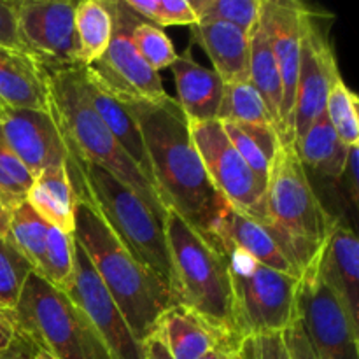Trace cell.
<instances>
[{
	"label": "cell",
	"instance_id": "6da1fadb",
	"mask_svg": "<svg viewBox=\"0 0 359 359\" xmlns=\"http://www.w3.org/2000/svg\"><path fill=\"white\" fill-rule=\"evenodd\" d=\"M139 123L151 179L163 203L198 233L209 237L226 200L207 175L189 121L170 95L160 102L126 104Z\"/></svg>",
	"mask_w": 359,
	"mask_h": 359
},
{
	"label": "cell",
	"instance_id": "7a4b0ae2",
	"mask_svg": "<svg viewBox=\"0 0 359 359\" xmlns=\"http://www.w3.org/2000/svg\"><path fill=\"white\" fill-rule=\"evenodd\" d=\"M72 191L74 241L86 252L137 342L144 344L156 332L165 311L174 305L170 286L123 245L83 193Z\"/></svg>",
	"mask_w": 359,
	"mask_h": 359
},
{
	"label": "cell",
	"instance_id": "3957f363",
	"mask_svg": "<svg viewBox=\"0 0 359 359\" xmlns=\"http://www.w3.org/2000/svg\"><path fill=\"white\" fill-rule=\"evenodd\" d=\"M249 216L266 228L300 277L321 256L335 221L312 189L293 144H280L270 165L265 196Z\"/></svg>",
	"mask_w": 359,
	"mask_h": 359
},
{
	"label": "cell",
	"instance_id": "277c9868",
	"mask_svg": "<svg viewBox=\"0 0 359 359\" xmlns=\"http://www.w3.org/2000/svg\"><path fill=\"white\" fill-rule=\"evenodd\" d=\"M48 86L49 111L62 133L67 154L98 165L114 175L118 181L135 191L163 223L167 210L154 186L116 142L88 100L84 67L48 72Z\"/></svg>",
	"mask_w": 359,
	"mask_h": 359
},
{
	"label": "cell",
	"instance_id": "5b68a950",
	"mask_svg": "<svg viewBox=\"0 0 359 359\" xmlns=\"http://www.w3.org/2000/svg\"><path fill=\"white\" fill-rule=\"evenodd\" d=\"M163 228L170 258L172 304L191 311L223 335L238 339L230 269L223 249L170 209L165 214Z\"/></svg>",
	"mask_w": 359,
	"mask_h": 359
},
{
	"label": "cell",
	"instance_id": "8992f818",
	"mask_svg": "<svg viewBox=\"0 0 359 359\" xmlns=\"http://www.w3.org/2000/svg\"><path fill=\"white\" fill-rule=\"evenodd\" d=\"M65 168L72 189L83 193L123 245L170 286V258L163 223L146 202L98 165L67 154Z\"/></svg>",
	"mask_w": 359,
	"mask_h": 359
},
{
	"label": "cell",
	"instance_id": "52a82bcc",
	"mask_svg": "<svg viewBox=\"0 0 359 359\" xmlns=\"http://www.w3.org/2000/svg\"><path fill=\"white\" fill-rule=\"evenodd\" d=\"M20 335L55 359H114L81 309L37 272L14 307Z\"/></svg>",
	"mask_w": 359,
	"mask_h": 359
},
{
	"label": "cell",
	"instance_id": "ba28073f",
	"mask_svg": "<svg viewBox=\"0 0 359 359\" xmlns=\"http://www.w3.org/2000/svg\"><path fill=\"white\" fill-rule=\"evenodd\" d=\"M221 249L230 269L238 339L283 333L290 328L298 318L300 277L277 272L235 249Z\"/></svg>",
	"mask_w": 359,
	"mask_h": 359
},
{
	"label": "cell",
	"instance_id": "9c48e42d",
	"mask_svg": "<svg viewBox=\"0 0 359 359\" xmlns=\"http://www.w3.org/2000/svg\"><path fill=\"white\" fill-rule=\"evenodd\" d=\"M319 258L300 277L298 319L321 359H359V328L323 277Z\"/></svg>",
	"mask_w": 359,
	"mask_h": 359
},
{
	"label": "cell",
	"instance_id": "30bf717a",
	"mask_svg": "<svg viewBox=\"0 0 359 359\" xmlns=\"http://www.w3.org/2000/svg\"><path fill=\"white\" fill-rule=\"evenodd\" d=\"M114 16V34L109 48L98 62L86 67L90 76L97 79L107 91L125 104L132 102H160L168 93L161 77L151 69L137 53L130 32L140 20L125 2H111Z\"/></svg>",
	"mask_w": 359,
	"mask_h": 359
},
{
	"label": "cell",
	"instance_id": "8fae6325",
	"mask_svg": "<svg viewBox=\"0 0 359 359\" xmlns=\"http://www.w3.org/2000/svg\"><path fill=\"white\" fill-rule=\"evenodd\" d=\"M76 2L18 0V37L21 51L37 60L48 72L81 67L74 30Z\"/></svg>",
	"mask_w": 359,
	"mask_h": 359
},
{
	"label": "cell",
	"instance_id": "7c38bea8",
	"mask_svg": "<svg viewBox=\"0 0 359 359\" xmlns=\"http://www.w3.org/2000/svg\"><path fill=\"white\" fill-rule=\"evenodd\" d=\"M210 182L216 191L235 209L249 214L265 196L266 184L259 181L224 133L219 119L189 123Z\"/></svg>",
	"mask_w": 359,
	"mask_h": 359
},
{
	"label": "cell",
	"instance_id": "4fadbf2b",
	"mask_svg": "<svg viewBox=\"0 0 359 359\" xmlns=\"http://www.w3.org/2000/svg\"><path fill=\"white\" fill-rule=\"evenodd\" d=\"M74 238V237H72ZM88 321L93 325L100 339L114 359H144L142 344L137 342L121 311L109 294L107 287L95 272L86 252L74 241V276L63 291Z\"/></svg>",
	"mask_w": 359,
	"mask_h": 359
},
{
	"label": "cell",
	"instance_id": "5bb4252c",
	"mask_svg": "<svg viewBox=\"0 0 359 359\" xmlns=\"http://www.w3.org/2000/svg\"><path fill=\"white\" fill-rule=\"evenodd\" d=\"M340 77L342 76L332 44L316 23V14L311 13L302 35L300 67L291 121L293 144L319 116L325 114L326 98Z\"/></svg>",
	"mask_w": 359,
	"mask_h": 359
},
{
	"label": "cell",
	"instance_id": "9a60e30c",
	"mask_svg": "<svg viewBox=\"0 0 359 359\" xmlns=\"http://www.w3.org/2000/svg\"><path fill=\"white\" fill-rule=\"evenodd\" d=\"M269 20L270 41L279 67L283 84V104L279 116V137L283 144H293L291 121H293L294 91H297L298 67H300L302 35L311 11L294 0H263Z\"/></svg>",
	"mask_w": 359,
	"mask_h": 359
},
{
	"label": "cell",
	"instance_id": "2e32d148",
	"mask_svg": "<svg viewBox=\"0 0 359 359\" xmlns=\"http://www.w3.org/2000/svg\"><path fill=\"white\" fill-rule=\"evenodd\" d=\"M0 133L34 177L46 168L65 165V142L51 111L4 107Z\"/></svg>",
	"mask_w": 359,
	"mask_h": 359
},
{
	"label": "cell",
	"instance_id": "e0dca14e",
	"mask_svg": "<svg viewBox=\"0 0 359 359\" xmlns=\"http://www.w3.org/2000/svg\"><path fill=\"white\" fill-rule=\"evenodd\" d=\"M209 237H212L221 248L235 249L277 272L300 277L279 245L270 237L266 228L256 217L235 209L230 203H226L217 214Z\"/></svg>",
	"mask_w": 359,
	"mask_h": 359
},
{
	"label": "cell",
	"instance_id": "ac0fdd59",
	"mask_svg": "<svg viewBox=\"0 0 359 359\" xmlns=\"http://www.w3.org/2000/svg\"><path fill=\"white\" fill-rule=\"evenodd\" d=\"M319 270L359 328V241L349 226L333 221L319 258Z\"/></svg>",
	"mask_w": 359,
	"mask_h": 359
},
{
	"label": "cell",
	"instance_id": "d6986e66",
	"mask_svg": "<svg viewBox=\"0 0 359 359\" xmlns=\"http://www.w3.org/2000/svg\"><path fill=\"white\" fill-rule=\"evenodd\" d=\"M177 91V105L189 123L217 119L224 83L212 69L200 65L189 53L177 55L170 65Z\"/></svg>",
	"mask_w": 359,
	"mask_h": 359
},
{
	"label": "cell",
	"instance_id": "ffe728a7",
	"mask_svg": "<svg viewBox=\"0 0 359 359\" xmlns=\"http://www.w3.org/2000/svg\"><path fill=\"white\" fill-rule=\"evenodd\" d=\"M191 35L224 84L249 81V32L223 21L203 20L193 25Z\"/></svg>",
	"mask_w": 359,
	"mask_h": 359
},
{
	"label": "cell",
	"instance_id": "44dd1931",
	"mask_svg": "<svg viewBox=\"0 0 359 359\" xmlns=\"http://www.w3.org/2000/svg\"><path fill=\"white\" fill-rule=\"evenodd\" d=\"M0 102L11 109L49 111L48 70L27 53L0 48Z\"/></svg>",
	"mask_w": 359,
	"mask_h": 359
},
{
	"label": "cell",
	"instance_id": "7402d4cb",
	"mask_svg": "<svg viewBox=\"0 0 359 359\" xmlns=\"http://www.w3.org/2000/svg\"><path fill=\"white\" fill-rule=\"evenodd\" d=\"M84 88H86V95L90 104L93 105L95 112L98 118L104 121L109 132L116 139V142L125 149V153L135 161L137 167L140 168L144 175L151 181V167L149 158H147L146 146H144L142 133H140L139 123H137L135 116L128 109L125 102L118 100L111 91L105 90L97 79L90 76V72L84 67ZM154 186V184H153Z\"/></svg>",
	"mask_w": 359,
	"mask_h": 359
},
{
	"label": "cell",
	"instance_id": "603a6c76",
	"mask_svg": "<svg viewBox=\"0 0 359 359\" xmlns=\"http://www.w3.org/2000/svg\"><path fill=\"white\" fill-rule=\"evenodd\" d=\"M156 330L172 359H202L223 339H233L214 330L181 305L168 307Z\"/></svg>",
	"mask_w": 359,
	"mask_h": 359
},
{
	"label": "cell",
	"instance_id": "cb8c5ba5",
	"mask_svg": "<svg viewBox=\"0 0 359 359\" xmlns=\"http://www.w3.org/2000/svg\"><path fill=\"white\" fill-rule=\"evenodd\" d=\"M249 81L259 91L276 123V130H279L283 84H280L279 67L270 41L269 20L263 7L255 27L249 32Z\"/></svg>",
	"mask_w": 359,
	"mask_h": 359
},
{
	"label": "cell",
	"instance_id": "d4e9b609",
	"mask_svg": "<svg viewBox=\"0 0 359 359\" xmlns=\"http://www.w3.org/2000/svg\"><path fill=\"white\" fill-rule=\"evenodd\" d=\"M27 202L46 223L72 235L76 200L65 165L49 167L35 175Z\"/></svg>",
	"mask_w": 359,
	"mask_h": 359
},
{
	"label": "cell",
	"instance_id": "484cf974",
	"mask_svg": "<svg viewBox=\"0 0 359 359\" xmlns=\"http://www.w3.org/2000/svg\"><path fill=\"white\" fill-rule=\"evenodd\" d=\"M74 30L77 39V60L81 67H90L102 58L114 34L111 2L83 0L76 2Z\"/></svg>",
	"mask_w": 359,
	"mask_h": 359
},
{
	"label": "cell",
	"instance_id": "4316f807",
	"mask_svg": "<svg viewBox=\"0 0 359 359\" xmlns=\"http://www.w3.org/2000/svg\"><path fill=\"white\" fill-rule=\"evenodd\" d=\"M293 146L304 167L325 177H340L349 147L340 142L325 114L319 116Z\"/></svg>",
	"mask_w": 359,
	"mask_h": 359
},
{
	"label": "cell",
	"instance_id": "83f0119b",
	"mask_svg": "<svg viewBox=\"0 0 359 359\" xmlns=\"http://www.w3.org/2000/svg\"><path fill=\"white\" fill-rule=\"evenodd\" d=\"M224 133L249 165L256 177L266 184L270 165L280 147V137L273 126L244 125V123L221 121Z\"/></svg>",
	"mask_w": 359,
	"mask_h": 359
},
{
	"label": "cell",
	"instance_id": "f1b7e54d",
	"mask_svg": "<svg viewBox=\"0 0 359 359\" xmlns=\"http://www.w3.org/2000/svg\"><path fill=\"white\" fill-rule=\"evenodd\" d=\"M49 226L51 224L46 223L27 200L11 209L9 233L6 241L30 263L34 272H39L42 266Z\"/></svg>",
	"mask_w": 359,
	"mask_h": 359
},
{
	"label": "cell",
	"instance_id": "f546056e",
	"mask_svg": "<svg viewBox=\"0 0 359 359\" xmlns=\"http://www.w3.org/2000/svg\"><path fill=\"white\" fill-rule=\"evenodd\" d=\"M217 119L219 121L244 123V125H265L276 128L273 118L270 116L262 95L251 81L224 84L223 100H221Z\"/></svg>",
	"mask_w": 359,
	"mask_h": 359
},
{
	"label": "cell",
	"instance_id": "4dcf8cb0",
	"mask_svg": "<svg viewBox=\"0 0 359 359\" xmlns=\"http://www.w3.org/2000/svg\"><path fill=\"white\" fill-rule=\"evenodd\" d=\"M359 98L340 77L330 90L325 116L346 147L359 146Z\"/></svg>",
	"mask_w": 359,
	"mask_h": 359
},
{
	"label": "cell",
	"instance_id": "1f68e13d",
	"mask_svg": "<svg viewBox=\"0 0 359 359\" xmlns=\"http://www.w3.org/2000/svg\"><path fill=\"white\" fill-rule=\"evenodd\" d=\"M39 276L44 277L53 287L65 291L74 276V238L72 235L49 226L44 258Z\"/></svg>",
	"mask_w": 359,
	"mask_h": 359
},
{
	"label": "cell",
	"instance_id": "d6a6232c",
	"mask_svg": "<svg viewBox=\"0 0 359 359\" xmlns=\"http://www.w3.org/2000/svg\"><path fill=\"white\" fill-rule=\"evenodd\" d=\"M198 21H223L251 32L262 13L263 0H191Z\"/></svg>",
	"mask_w": 359,
	"mask_h": 359
},
{
	"label": "cell",
	"instance_id": "836d02e7",
	"mask_svg": "<svg viewBox=\"0 0 359 359\" xmlns=\"http://www.w3.org/2000/svg\"><path fill=\"white\" fill-rule=\"evenodd\" d=\"M130 39H132L137 53L144 58V62L156 72L170 69V65L177 58L172 41L156 25L139 20L132 27Z\"/></svg>",
	"mask_w": 359,
	"mask_h": 359
},
{
	"label": "cell",
	"instance_id": "e575fe53",
	"mask_svg": "<svg viewBox=\"0 0 359 359\" xmlns=\"http://www.w3.org/2000/svg\"><path fill=\"white\" fill-rule=\"evenodd\" d=\"M30 272V263L6 238H0V307L14 311Z\"/></svg>",
	"mask_w": 359,
	"mask_h": 359
},
{
	"label": "cell",
	"instance_id": "d590c367",
	"mask_svg": "<svg viewBox=\"0 0 359 359\" xmlns=\"http://www.w3.org/2000/svg\"><path fill=\"white\" fill-rule=\"evenodd\" d=\"M32 182L34 175L14 156L0 133V202L9 210L25 202Z\"/></svg>",
	"mask_w": 359,
	"mask_h": 359
},
{
	"label": "cell",
	"instance_id": "8d00e7d4",
	"mask_svg": "<svg viewBox=\"0 0 359 359\" xmlns=\"http://www.w3.org/2000/svg\"><path fill=\"white\" fill-rule=\"evenodd\" d=\"M241 353L245 359H291L283 333H269V335L244 339L241 342Z\"/></svg>",
	"mask_w": 359,
	"mask_h": 359
},
{
	"label": "cell",
	"instance_id": "74e56055",
	"mask_svg": "<svg viewBox=\"0 0 359 359\" xmlns=\"http://www.w3.org/2000/svg\"><path fill=\"white\" fill-rule=\"evenodd\" d=\"M198 23L195 11L191 9L189 2L186 0H158L156 16L154 23L156 27H193Z\"/></svg>",
	"mask_w": 359,
	"mask_h": 359
},
{
	"label": "cell",
	"instance_id": "f35d334b",
	"mask_svg": "<svg viewBox=\"0 0 359 359\" xmlns=\"http://www.w3.org/2000/svg\"><path fill=\"white\" fill-rule=\"evenodd\" d=\"M284 344H286L287 354L291 359H321L316 349L312 347L300 319H294L293 325L283 332Z\"/></svg>",
	"mask_w": 359,
	"mask_h": 359
},
{
	"label": "cell",
	"instance_id": "ab89813d",
	"mask_svg": "<svg viewBox=\"0 0 359 359\" xmlns=\"http://www.w3.org/2000/svg\"><path fill=\"white\" fill-rule=\"evenodd\" d=\"M0 48L21 51L20 37H18L16 2L0 0Z\"/></svg>",
	"mask_w": 359,
	"mask_h": 359
},
{
	"label": "cell",
	"instance_id": "60d3db41",
	"mask_svg": "<svg viewBox=\"0 0 359 359\" xmlns=\"http://www.w3.org/2000/svg\"><path fill=\"white\" fill-rule=\"evenodd\" d=\"M359 146L349 147L347 149V158L346 165H344V170L340 174V177L337 181H340L344 184V189L349 195L351 203L354 207H358L359 203Z\"/></svg>",
	"mask_w": 359,
	"mask_h": 359
},
{
	"label": "cell",
	"instance_id": "b9f144b4",
	"mask_svg": "<svg viewBox=\"0 0 359 359\" xmlns=\"http://www.w3.org/2000/svg\"><path fill=\"white\" fill-rule=\"evenodd\" d=\"M18 339H20V328H18L16 314L11 309L0 307V353L11 349Z\"/></svg>",
	"mask_w": 359,
	"mask_h": 359
},
{
	"label": "cell",
	"instance_id": "7bdbcfd3",
	"mask_svg": "<svg viewBox=\"0 0 359 359\" xmlns=\"http://www.w3.org/2000/svg\"><path fill=\"white\" fill-rule=\"evenodd\" d=\"M242 340L223 339L214 349H210L202 359H235Z\"/></svg>",
	"mask_w": 359,
	"mask_h": 359
},
{
	"label": "cell",
	"instance_id": "ee69618b",
	"mask_svg": "<svg viewBox=\"0 0 359 359\" xmlns=\"http://www.w3.org/2000/svg\"><path fill=\"white\" fill-rule=\"evenodd\" d=\"M142 351L144 359H172L158 330L142 344Z\"/></svg>",
	"mask_w": 359,
	"mask_h": 359
},
{
	"label": "cell",
	"instance_id": "f6af8a7d",
	"mask_svg": "<svg viewBox=\"0 0 359 359\" xmlns=\"http://www.w3.org/2000/svg\"><path fill=\"white\" fill-rule=\"evenodd\" d=\"M21 344H23V349H25V353H27L28 359H55L51 356V354L46 353L44 349H41V347L35 346V344L28 342L25 337H21Z\"/></svg>",
	"mask_w": 359,
	"mask_h": 359
},
{
	"label": "cell",
	"instance_id": "bcb514c9",
	"mask_svg": "<svg viewBox=\"0 0 359 359\" xmlns=\"http://www.w3.org/2000/svg\"><path fill=\"white\" fill-rule=\"evenodd\" d=\"M0 359H28L27 353L23 349V344H21V337L16 340L11 349H7L6 353H0Z\"/></svg>",
	"mask_w": 359,
	"mask_h": 359
},
{
	"label": "cell",
	"instance_id": "7dc6e473",
	"mask_svg": "<svg viewBox=\"0 0 359 359\" xmlns=\"http://www.w3.org/2000/svg\"><path fill=\"white\" fill-rule=\"evenodd\" d=\"M9 219L11 210L0 202V238H7V233H9Z\"/></svg>",
	"mask_w": 359,
	"mask_h": 359
},
{
	"label": "cell",
	"instance_id": "c3c4849f",
	"mask_svg": "<svg viewBox=\"0 0 359 359\" xmlns=\"http://www.w3.org/2000/svg\"><path fill=\"white\" fill-rule=\"evenodd\" d=\"M235 359H245L244 356H242V353H241V347H238V353H237V358Z\"/></svg>",
	"mask_w": 359,
	"mask_h": 359
},
{
	"label": "cell",
	"instance_id": "681fc988",
	"mask_svg": "<svg viewBox=\"0 0 359 359\" xmlns=\"http://www.w3.org/2000/svg\"><path fill=\"white\" fill-rule=\"evenodd\" d=\"M4 107H6V105H4L2 102H0V112H2V109H4Z\"/></svg>",
	"mask_w": 359,
	"mask_h": 359
}]
</instances>
